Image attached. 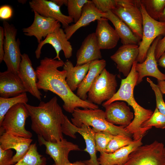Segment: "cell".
Returning <instances> with one entry per match:
<instances>
[{
	"mask_svg": "<svg viewBox=\"0 0 165 165\" xmlns=\"http://www.w3.org/2000/svg\"><path fill=\"white\" fill-rule=\"evenodd\" d=\"M140 8L143 17V34L136 60L138 62L141 63L146 59L148 51L154 40L159 36L165 35V22L151 18L140 1Z\"/></svg>",
	"mask_w": 165,
	"mask_h": 165,
	"instance_id": "7",
	"label": "cell"
},
{
	"mask_svg": "<svg viewBox=\"0 0 165 165\" xmlns=\"http://www.w3.org/2000/svg\"><path fill=\"white\" fill-rule=\"evenodd\" d=\"M161 36L157 37L149 48L145 60L141 63H137L135 69L138 73L137 84L140 83L143 78L146 76H150L156 78L158 81H165V74L159 69L155 56V51Z\"/></svg>",
	"mask_w": 165,
	"mask_h": 165,
	"instance_id": "15",
	"label": "cell"
},
{
	"mask_svg": "<svg viewBox=\"0 0 165 165\" xmlns=\"http://www.w3.org/2000/svg\"><path fill=\"white\" fill-rule=\"evenodd\" d=\"M64 63L62 60L47 57L41 60L35 70L39 90L45 92L50 91L58 96L64 102V109L69 113L72 114L76 108H99L97 105L87 100H82L70 90L66 81V71L58 69L64 66Z\"/></svg>",
	"mask_w": 165,
	"mask_h": 165,
	"instance_id": "1",
	"label": "cell"
},
{
	"mask_svg": "<svg viewBox=\"0 0 165 165\" xmlns=\"http://www.w3.org/2000/svg\"><path fill=\"white\" fill-rule=\"evenodd\" d=\"M27 92L17 74L8 70L0 72V97H14Z\"/></svg>",
	"mask_w": 165,
	"mask_h": 165,
	"instance_id": "23",
	"label": "cell"
},
{
	"mask_svg": "<svg viewBox=\"0 0 165 165\" xmlns=\"http://www.w3.org/2000/svg\"><path fill=\"white\" fill-rule=\"evenodd\" d=\"M28 101L26 93L9 98L0 97V124L8 110L15 105L19 103L25 104Z\"/></svg>",
	"mask_w": 165,
	"mask_h": 165,
	"instance_id": "30",
	"label": "cell"
},
{
	"mask_svg": "<svg viewBox=\"0 0 165 165\" xmlns=\"http://www.w3.org/2000/svg\"><path fill=\"white\" fill-rule=\"evenodd\" d=\"M25 105L31 119V129L37 135L52 142L63 138L61 126L65 115L56 96L46 102L41 101L38 106Z\"/></svg>",
	"mask_w": 165,
	"mask_h": 165,
	"instance_id": "2",
	"label": "cell"
},
{
	"mask_svg": "<svg viewBox=\"0 0 165 165\" xmlns=\"http://www.w3.org/2000/svg\"><path fill=\"white\" fill-rule=\"evenodd\" d=\"M139 52V45L137 44L123 45L110 58L116 64L119 72L127 77L137 60Z\"/></svg>",
	"mask_w": 165,
	"mask_h": 165,
	"instance_id": "18",
	"label": "cell"
},
{
	"mask_svg": "<svg viewBox=\"0 0 165 165\" xmlns=\"http://www.w3.org/2000/svg\"><path fill=\"white\" fill-rule=\"evenodd\" d=\"M29 116L25 104H17L11 107L0 124V135L6 132L20 137L31 138L32 133L25 127L26 120Z\"/></svg>",
	"mask_w": 165,
	"mask_h": 165,
	"instance_id": "5",
	"label": "cell"
},
{
	"mask_svg": "<svg viewBox=\"0 0 165 165\" xmlns=\"http://www.w3.org/2000/svg\"><path fill=\"white\" fill-rule=\"evenodd\" d=\"M164 94H165V91H164Z\"/></svg>",
	"mask_w": 165,
	"mask_h": 165,
	"instance_id": "48",
	"label": "cell"
},
{
	"mask_svg": "<svg viewBox=\"0 0 165 165\" xmlns=\"http://www.w3.org/2000/svg\"><path fill=\"white\" fill-rule=\"evenodd\" d=\"M51 45L55 49L56 56L53 59L61 60L59 56L60 51H63L64 56L67 59L72 56L73 49L71 43L67 39L64 30L60 28L53 33L49 34L44 40L38 44L35 51L36 57L38 59L41 57V50L45 44Z\"/></svg>",
	"mask_w": 165,
	"mask_h": 165,
	"instance_id": "13",
	"label": "cell"
},
{
	"mask_svg": "<svg viewBox=\"0 0 165 165\" xmlns=\"http://www.w3.org/2000/svg\"><path fill=\"white\" fill-rule=\"evenodd\" d=\"M5 34L3 61L7 66V70L17 74L21 61L22 55L19 38L16 39L17 29L13 24L6 21L3 22Z\"/></svg>",
	"mask_w": 165,
	"mask_h": 165,
	"instance_id": "10",
	"label": "cell"
},
{
	"mask_svg": "<svg viewBox=\"0 0 165 165\" xmlns=\"http://www.w3.org/2000/svg\"><path fill=\"white\" fill-rule=\"evenodd\" d=\"M164 156H165V147H164Z\"/></svg>",
	"mask_w": 165,
	"mask_h": 165,
	"instance_id": "47",
	"label": "cell"
},
{
	"mask_svg": "<svg viewBox=\"0 0 165 165\" xmlns=\"http://www.w3.org/2000/svg\"><path fill=\"white\" fill-rule=\"evenodd\" d=\"M72 122L78 127L84 124L92 127V129L95 133L104 131L113 135L123 134L133 137L132 135L127 131L125 127L117 126L108 122L105 111L100 109H81L76 108L72 113Z\"/></svg>",
	"mask_w": 165,
	"mask_h": 165,
	"instance_id": "4",
	"label": "cell"
},
{
	"mask_svg": "<svg viewBox=\"0 0 165 165\" xmlns=\"http://www.w3.org/2000/svg\"><path fill=\"white\" fill-rule=\"evenodd\" d=\"M104 18L112 23L123 45L137 44L140 43L141 40L135 35L126 24L111 11L106 13Z\"/></svg>",
	"mask_w": 165,
	"mask_h": 165,
	"instance_id": "28",
	"label": "cell"
},
{
	"mask_svg": "<svg viewBox=\"0 0 165 165\" xmlns=\"http://www.w3.org/2000/svg\"><path fill=\"white\" fill-rule=\"evenodd\" d=\"M164 145L155 141L139 146L129 155L123 165H165Z\"/></svg>",
	"mask_w": 165,
	"mask_h": 165,
	"instance_id": "9",
	"label": "cell"
},
{
	"mask_svg": "<svg viewBox=\"0 0 165 165\" xmlns=\"http://www.w3.org/2000/svg\"><path fill=\"white\" fill-rule=\"evenodd\" d=\"M105 108L106 119L112 124L119 125L125 127L132 121L133 113L124 102L116 101Z\"/></svg>",
	"mask_w": 165,
	"mask_h": 165,
	"instance_id": "21",
	"label": "cell"
},
{
	"mask_svg": "<svg viewBox=\"0 0 165 165\" xmlns=\"http://www.w3.org/2000/svg\"><path fill=\"white\" fill-rule=\"evenodd\" d=\"M159 21L162 22H165V7Z\"/></svg>",
	"mask_w": 165,
	"mask_h": 165,
	"instance_id": "45",
	"label": "cell"
},
{
	"mask_svg": "<svg viewBox=\"0 0 165 165\" xmlns=\"http://www.w3.org/2000/svg\"><path fill=\"white\" fill-rule=\"evenodd\" d=\"M13 15V10L8 5H4L0 7V18L4 20L11 18Z\"/></svg>",
	"mask_w": 165,
	"mask_h": 165,
	"instance_id": "39",
	"label": "cell"
},
{
	"mask_svg": "<svg viewBox=\"0 0 165 165\" xmlns=\"http://www.w3.org/2000/svg\"><path fill=\"white\" fill-rule=\"evenodd\" d=\"M34 13V21L28 27L22 29L26 36L35 37L38 43L49 34L61 28L60 23L54 19L43 16L36 12Z\"/></svg>",
	"mask_w": 165,
	"mask_h": 165,
	"instance_id": "14",
	"label": "cell"
},
{
	"mask_svg": "<svg viewBox=\"0 0 165 165\" xmlns=\"http://www.w3.org/2000/svg\"><path fill=\"white\" fill-rule=\"evenodd\" d=\"M95 32L88 35L82 41L76 54V66L80 65L102 58Z\"/></svg>",
	"mask_w": 165,
	"mask_h": 165,
	"instance_id": "19",
	"label": "cell"
},
{
	"mask_svg": "<svg viewBox=\"0 0 165 165\" xmlns=\"http://www.w3.org/2000/svg\"><path fill=\"white\" fill-rule=\"evenodd\" d=\"M106 13L99 11L96 7L92 1H90L84 5L81 16L75 23L69 25L64 31L67 39H69L75 32L82 27L89 25L91 22L104 18Z\"/></svg>",
	"mask_w": 165,
	"mask_h": 165,
	"instance_id": "24",
	"label": "cell"
},
{
	"mask_svg": "<svg viewBox=\"0 0 165 165\" xmlns=\"http://www.w3.org/2000/svg\"><path fill=\"white\" fill-rule=\"evenodd\" d=\"M52 1L60 7L64 5L67 6L68 3V0H52Z\"/></svg>",
	"mask_w": 165,
	"mask_h": 165,
	"instance_id": "43",
	"label": "cell"
},
{
	"mask_svg": "<svg viewBox=\"0 0 165 165\" xmlns=\"http://www.w3.org/2000/svg\"><path fill=\"white\" fill-rule=\"evenodd\" d=\"M4 31L3 27L0 26V63L3 60L4 51Z\"/></svg>",
	"mask_w": 165,
	"mask_h": 165,
	"instance_id": "41",
	"label": "cell"
},
{
	"mask_svg": "<svg viewBox=\"0 0 165 165\" xmlns=\"http://www.w3.org/2000/svg\"><path fill=\"white\" fill-rule=\"evenodd\" d=\"M89 1L88 0H68L67 6L68 16L73 19L75 23L80 18L84 5Z\"/></svg>",
	"mask_w": 165,
	"mask_h": 165,
	"instance_id": "34",
	"label": "cell"
},
{
	"mask_svg": "<svg viewBox=\"0 0 165 165\" xmlns=\"http://www.w3.org/2000/svg\"><path fill=\"white\" fill-rule=\"evenodd\" d=\"M13 152L11 149L3 150L0 147V165H12Z\"/></svg>",
	"mask_w": 165,
	"mask_h": 165,
	"instance_id": "38",
	"label": "cell"
},
{
	"mask_svg": "<svg viewBox=\"0 0 165 165\" xmlns=\"http://www.w3.org/2000/svg\"><path fill=\"white\" fill-rule=\"evenodd\" d=\"M33 140L31 138L15 136L6 132L0 136V147L3 150L13 149L16 152L13 157V165L26 154Z\"/></svg>",
	"mask_w": 165,
	"mask_h": 165,
	"instance_id": "20",
	"label": "cell"
},
{
	"mask_svg": "<svg viewBox=\"0 0 165 165\" xmlns=\"http://www.w3.org/2000/svg\"><path fill=\"white\" fill-rule=\"evenodd\" d=\"M108 20L102 17L97 20L95 34L101 49L115 47L120 39L115 29L109 24Z\"/></svg>",
	"mask_w": 165,
	"mask_h": 165,
	"instance_id": "22",
	"label": "cell"
},
{
	"mask_svg": "<svg viewBox=\"0 0 165 165\" xmlns=\"http://www.w3.org/2000/svg\"><path fill=\"white\" fill-rule=\"evenodd\" d=\"M64 165H86L83 161H76L73 163L70 162L67 163Z\"/></svg>",
	"mask_w": 165,
	"mask_h": 165,
	"instance_id": "44",
	"label": "cell"
},
{
	"mask_svg": "<svg viewBox=\"0 0 165 165\" xmlns=\"http://www.w3.org/2000/svg\"><path fill=\"white\" fill-rule=\"evenodd\" d=\"M90 63L74 67L72 62L67 60L63 69L66 72V81L70 90L74 91L82 81L89 70Z\"/></svg>",
	"mask_w": 165,
	"mask_h": 165,
	"instance_id": "27",
	"label": "cell"
},
{
	"mask_svg": "<svg viewBox=\"0 0 165 165\" xmlns=\"http://www.w3.org/2000/svg\"><path fill=\"white\" fill-rule=\"evenodd\" d=\"M116 76L105 68L93 83L88 93L87 100L98 105L110 99L116 92Z\"/></svg>",
	"mask_w": 165,
	"mask_h": 165,
	"instance_id": "8",
	"label": "cell"
},
{
	"mask_svg": "<svg viewBox=\"0 0 165 165\" xmlns=\"http://www.w3.org/2000/svg\"><path fill=\"white\" fill-rule=\"evenodd\" d=\"M92 1L97 9L104 13L112 11L117 6V0H92Z\"/></svg>",
	"mask_w": 165,
	"mask_h": 165,
	"instance_id": "37",
	"label": "cell"
},
{
	"mask_svg": "<svg viewBox=\"0 0 165 165\" xmlns=\"http://www.w3.org/2000/svg\"><path fill=\"white\" fill-rule=\"evenodd\" d=\"M105 60L101 59L90 63L88 71L84 79L77 89L76 95L81 99L86 100L87 93L97 77L105 68Z\"/></svg>",
	"mask_w": 165,
	"mask_h": 165,
	"instance_id": "26",
	"label": "cell"
},
{
	"mask_svg": "<svg viewBox=\"0 0 165 165\" xmlns=\"http://www.w3.org/2000/svg\"><path fill=\"white\" fill-rule=\"evenodd\" d=\"M32 10L46 17L51 18L58 21L64 29L74 22L69 16L64 14L61 12L60 6L51 1L32 0L29 2Z\"/></svg>",
	"mask_w": 165,
	"mask_h": 165,
	"instance_id": "16",
	"label": "cell"
},
{
	"mask_svg": "<svg viewBox=\"0 0 165 165\" xmlns=\"http://www.w3.org/2000/svg\"><path fill=\"white\" fill-rule=\"evenodd\" d=\"M64 121L61 126L62 133L72 138H76L75 134L78 133L83 137L86 148L84 150L90 155V159L83 161L86 165H100L97 157L95 142L96 133L89 125L83 124L80 127L73 125L64 116Z\"/></svg>",
	"mask_w": 165,
	"mask_h": 165,
	"instance_id": "11",
	"label": "cell"
},
{
	"mask_svg": "<svg viewBox=\"0 0 165 165\" xmlns=\"http://www.w3.org/2000/svg\"><path fill=\"white\" fill-rule=\"evenodd\" d=\"M165 52V35L163 38L160 39L156 45L155 51V56L157 61Z\"/></svg>",
	"mask_w": 165,
	"mask_h": 165,
	"instance_id": "40",
	"label": "cell"
},
{
	"mask_svg": "<svg viewBox=\"0 0 165 165\" xmlns=\"http://www.w3.org/2000/svg\"><path fill=\"white\" fill-rule=\"evenodd\" d=\"M37 136L39 145L45 146L46 153L54 160L53 165H64L70 163L68 158L70 152L80 150L78 145L65 138L59 142H52L46 141L40 135Z\"/></svg>",
	"mask_w": 165,
	"mask_h": 165,
	"instance_id": "12",
	"label": "cell"
},
{
	"mask_svg": "<svg viewBox=\"0 0 165 165\" xmlns=\"http://www.w3.org/2000/svg\"><path fill=\"white\" fill-rule=\"evenodd\" d=\"M146 80L154 92L156 97V108L160 113L165 116V103L163 99V93L158 85L154 83L149 78H147Z\"/></svg>",
	"mask_w": 165,
	"mask_h": 165,
	"instance_id": "36",
	"label": "cell"
},
{
	"mask_svg": "<svg viewBox=\"0 0 165 165\" xmlns=\"http://www.w3.org/2000/svg\"><path fill=\"white\" fill-rule=\"evenodd\" d=\"M46 158L39 154L36 143L31 144L23 158L13 165H46Z\"/></svg>",
	"mask_w": 165,
	"mask_h": 165,
	"instance_id": "29",
	"label": "cell"
},
{
	"mask_svg": "<svg viewBox=\"0 0 165 165\" xmlns=\"http://www.w3.org/2000/svg\"><path fill=\"white\" fill-rule=\"evenodd\" d=\"M133 141L131 138L125 135H114L107 146L105 153H113L122 147L129 145Z\"/></svg>",
	"mask_w": 165,
	"mask_h": 165,
	"instance_id": "32",
	"label": "cell"
},
{
	"mask_svg": "<svg viewBox=\"0 0 165 165\" xmlns=\"http://www.w3.org/2000/svg\"><path fill=\"white\" fill-rule=\"evenodd\" d=\"M148 14L159 20L165 7V0H140Z\"/></svg>",
	"mask_w": 165,
	"mask_h": 165,
	"instance_id": "31",
	"label": "cell"
},
{
	"mask_svg": "<svg viewBox=\"0 0 165 165\" xmlns=\"http://www.w3.org/2000/svg\"><path fill=\"white\" fill-rule=\"evenodd\" d=\"M114 135L104 131L96 132L95 135L96 149L100 154L105 152L107 146Z\"/></svg>",
	"mask_w": 165,
	"mask_h": 165,
	"instance_id": "35",
	"label": "cell"
},
{
	"mask_svg": "<svg viewBox=\"0 0 165 165\" xmlns=\"http://www.w3.org/2000/svg\"><path fill=\"white\" fill-rule=\"evenodd\" d=\"M152 127L162 129L165 128V116L160 113L156 107L150 118L141 126L142 128L147 131Z\"/></svg>",
	"mask_w": 165,
	"mask_h": 165,
	"instance_id": "33",
	"label": "cell"
},
{
	"mask_svg": "<svg viewBox=\"0 0 165 165\" xmlns=\"http://www.w3.org/2000/svg\"><path fill=\"white\" fill-rule=\"evenodd\" d=\"M158 65L161 67L165 68V52L162 55L157 61Z\"/></svg>",
	"mask_w": 165,
	"mask_h": 165,
	"instance_id": "42",
	"label": "cell"
},
{
	"mask_svg": "<svg viewBox=\"0 0 165 165\" xmlns=\"http://www.w3.org/2000/svg\"><path fill=\"white\" fill-rule=\"evenodd\" d=\"M117 6L112 11L126 24L141 40L143 34V17L140 0H117Z\"/></svg>",
	"mask_w": 165,
	"mask_h": 165,
	"instance_id": "6",
	"label": "cell"
},
{
	"mask_svg": "<svg viewBox=\"0 0 165 165\" xmlns=\"http://www.w3.org/2000/svg\"><path fill=\"white\" fill-rule=\"evenodd\" d=\"M17 75L27 92L41 101L42 94L37 87V73L29 56L25 53L22 55Z\"/></svg>",
	"mask_w": 165,
	"mask_h": 165,
	"instance_id": "17",
	"label": "cell"
},
{
	"mask_svg": "<svg viewBox=\"0 0 165 165\" xmlns=\"http://www.w3.org/2000/svg\"><path fill=\"white\" fill-rule=\"evenodd\" d=\"M143 137L131 144L110 153L100 154L97 160L100 165H123L127 161L130 153L142 145Z\"/></svg>",
	"mask_w": 165,
	"mask_h": 165,
	"instance_id": "25",
	"label": "cell"
},
{
	"mask_svg": "<svg viewBox=\"0 0 165 165\" xmlns=\"http://www.w3.org/2000/svg\"><path fill=\"white\" fill-rule=\"evenodd\" d=\"M137 63V60L134 62L128 76L121 79L120 88L114 96L102 104L105 107L115 101H122L126 102L132 107L134 111V118L125 128L127 132L132 135L134 141L143 137L146 133L147 131L142 128L141 126L150 118L153 112L150 109H145L140 105L134 97V89L137 85L138 77V73L135 69Z\"/></svg>",
	"mask_w": 165,
	"mask_h": 165,
	"instance_id": "3",
	"label": "cell"
},
{
	"mask_svg": "<svg viewBox=\"0 0 165 165\" xmlns=\"http://www.w3.org/2000/svg\"><path fill=\"white\" fill-rule=\"evenodd\" d=\"M161 82L165 88V81H161Z\"/></svg>",
	"mask_w": 165,
	"mask_h": 165,
	"instance_id": "46",
	"label": "cell"
}]
</instances>
